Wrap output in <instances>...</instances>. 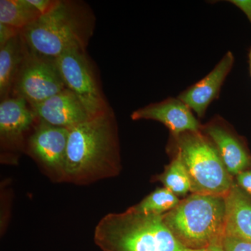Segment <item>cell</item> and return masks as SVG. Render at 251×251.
<instances>
[{
  "mask_svg": "<svg viewBox=\"0 0 251 251\" xmlns=\"http://www.w3.org/2000/svg\"><path fill=\"white\" fill-rule=\"evenodd\" d=\"M120 161L116 118L110 108L69 130L63 181L88 184L116 176Z\"/></svg>",
  "mask_w": 251,
  "mask_h": 251,
  "instance_id": "obj_1",
  "label": "cell"
},
{
  "mask_svg": "<svg viewBox=\"0 0 251 251\" xmlns=\"http://www.w3.org/2000/svg\"><path fill=\"white\" fill-rule=\"evenodd\" d=\"M94 24L93 13L85 3L57 0L50 11L23 29L21 36L31 52L55 59L69 50H86Z\"/></svg>",
  "mask_w": 251,
  "mask_h": 251,
  "instance_id": "obj_2",
  "label": "cell"
},
{
  "mask_svg": "<svg viewBox=\"0 0 251 251\" xmlns=\"http://www.w3.org/2000/svg\"><path fill=\"white\" fill-rule=\"evenodd\" d=\"M96 245L101 251H201L183 246L163 221V214L132 209L104 216L96 227Z\"/></svg>",
  "mask_w": 251,
  "mask_h": 251,
  "instance_id": "obj_3",
  "label": "cell"
},
{
  "mask_svg": "<svg viewBox=\"0 0 251 251\" xmlns=\"http://www.w3.org/2000/svg\"><path fill=\"white\" fill-rule=\"evenodd\" d=\"M163 221L187 249L201 250L222 244L226 230V197L192 193L163 214Z\"/></svg>",
  "mask_w": 251,
  "mask_h": 251,
  "instance_id": "obj_4",
  "label": "cell"
},
{
  "mask_svg": "<svg viewBox=\"0 0 251 251\" xmlns=\"http://www.w3.org/2000/svg\"><path fill=\"white\" fill-rule=\"evenodd\" d=\"M170 145L186 166L191 193L226 197L234 181L216 147L202 130L171 135Z\"/></svg>",
  "mask_w": 251,
  "mask_h": 251,
  "instance_id": "obj_5",
  "label": "cell"
},
{
  "mask_svg": "<svg viewBox=\"0 0 251 251\" xmlns=\"http://www.w3.org/2000/svg\"><path fill=\"white\" fill-rule=\"evenodd\" d=\"M55 61L66 88L80 99L91 117L110 108L85 50H69Z\"/></svg>",
  "mask_w": 251,
  "mask_h": 251,
  "instance_id": "obj_6",
  "label": "cell"
},
{
  "mask_svg": "<svg viewBox=\"0 0 251 251\" xmlns=\"http://www.w3.org/2000/svg\"><path fill=\"white\" fill-rule=\"evenodd\" d=\"M55 59L33 53L26 46L11 97L25 99L36 105L65 90Z\"/></svg>",
  "mask_w": 251,
  "mask_h": 251,
  "instance_id": "obj_7",
  "label": "cell"
},
{
  "mask_svg": "<svg viewBox=\"0 0 251 251\" xmlns=\"http://www.w3.org/2000/svg\"><path fill=\"white\" fill-rule=\"evenodd\" d=\"M69 130L38 121L27 140V151L61 181L64 177Z\"/></svg>",
  "mask_w": 251,
  "mask_h": 251,
  "instance_id": "obj_8",
  "label": "cell"
},
{
  "mask_svg": "<svg viewBox=\"0 0 251 251\" xmlns=\"http://www.w3.org/2000/svg\"><path fill=\"white\" fill-rule=\"evenodd\" d=\"M201 130L216 147L231 176H237L251 166V156L245 142L222 117L215 115L202 125Z\"/></svg>",
  "mask_w": 251,
  "mask_h": 251,
  "instance_id": "obj_9",
  "label": "cell"
},
{
  "mask_svg": "<svg viewBox=\"0 0 251 251\" xmlns=\"http://www.w3.org/2000/svg\"><path fill=\"white\" fill-rule=\"evenodd\" d=\"M38 120L25 99L9 97L0 103V140L4 150H21L26 133L34 128Z\"/></svg>",
  "mask_w": 251,
  "mask_h": 251,
  "instance_id": "obj_10",
  "label": "cell"
},
{
  "mask_svg": "<svg viewBox=\"0 0 251 251\" xmlns=\"http://www.w3.org/2000/svg\"><path fill=\"white\" fill-rule=\"evenodd\" d=\"M130 117L134 121L146 120L161 122L170 130L171 135L198 131L202 126L192 110L178 97L149 104L132 112Z\"/></svg>",
  "mask_w": 251,
  "mask_h": 251,
  "instance_id": "obj_11",
  "label": "cell"
},
{
  "mask_svg": "<svg viewBox=\"0 0 251 251\" xmlns=\"http://www.w3.org/2000/svg\"><path fill=\"white\" fill-rule=\"evenodd\" d=\"M234 64V54L226 52L209 74L178 96L198 115L202 118L208 107L219 97L221 88Z\"/></svg>",
  "mask_w": 251,
  "mask_h": 251,
  "instance_id": "obj_12",
  "label": "cell"
},
{
  "mask_svg": "<svg viewBox=\"0 0 251 251\" xmlns=\"http://www.w3.org/2000/svg\"><path fill=\"white\" fill-rule=\"evenodd\" d=\"M30 106L39 121L68 129L91 118L80 99L67 89Z\"/></svg>",
  "mask_w": 251,
  "mask_h": 251,
  "instance_id": "obj_13",
  "label": "cell"
},
{
  "mask_svg": "<svg viewBox=\"0 0 251 251\" xmlns=\"http://www.w3.org/2000/svg\"><path fill=\"white\" fill-rule=\"evenodd\" d=\"M226 223L225 234L251 243V200L237 183L226 197Z\"/></svg>",
  "mask_w": 251,
  "mask_h": 251,
  "instance_id": "obj_14",
  "label": "cell"
},
{
  "mask_svg": "<svg viewBox=\"0 0 251 251\" xmlns=\"http://www.w3.org/2000/svg\"><path fill=\"white\" fill-rule=\"evenodd\" d=\"M26 53L21 36H16L0 47V99L11 97L15 81Z\"/></svg>",
  "mask_w": 251,
  "mask_h": 251,
  "instance_id": "obj_15",
  "label": "cell"
},
{
  "mask_svg": "<svg viewBox=\"0 0 251 251\" xmlns=\"http://www.w3.org/2000/svg\"><path fill=\"white\" fill-rule=\"evenodd\" d=\"M41 15L27 0H1L0 23L22 31Z\"/></svg>",
  "mask_w": 251,
  "mask_h": 251,
  "instance_id": "obj_16",
  "label": "cell"
},
{
  "mask_svg": "<svg viewBox=\"0 0 251 251\" xmlns=\"http://www.w3.org/2000/svg\"><path fill=\"white\" fill-rule=\"evenodd\" d=\"M172 151L174 153L173 161L166 167L164 172L158 176V179L165 188H168L177 197L184 196L191 191V180L179 153L174 150Z\"/></svg>",
  "mask_w": 251,
  "mask_h": 251,
  "instance_id": "obj_17",
  "label": "cell"
},
{
  "mask_svg": "<svg viewBox=\"0 0 251 251\" xmlns=\"http://www.w3.org/2000/svg\"><path fill=\"white\" fill-rule=\"evenodd\" d=\"M179 202L177 196L168 188H158L130 208L143 214L162 215L174 209Z\"/></svg>",
  "mask_w": 251,
  "mask_h": 251,
  "instance_id": "obj_18",
  "label": "cell"
},
{
  "mask_svg": "<svg viewBox=\"0 0 251 251\" xmlns=\"http://www.w3.org/2000/svg\"><path fill=\"white\" fill-rule=\"evenodd\" d=\"M222 245L226 251H251V243L241 238L225 234Z\"/></svg>",
  "mask_w": 251,
  "mask_h": 251,
  "instance_id": "obj_19",
  "label": "cell"
},
{
  "mask_svg": "<svg viewBox=\"0 0 251 251\" xmlns=\"http://www.w3.org/2000/svg\"><path fill=\"white\" fill-rule=\"evenodd\" d=\"M21 31L14 27L0 23V47L5 45L8 41L19 35Z\"/></svg>",
  "mask_w": 251,
  "mask_h": 251,
  "instance_id": "obj_20",
  "label": "cell"
},
{
  "mask_svg": "<svg viewBox=\"0 0 251 251\" xmlns=\"http://www.w3.org/2000/svg\"><path fill=\"white\" fill-rule=\"evenodd\" d=\"M41 15H44L50 11L57 3V0H27Z\"/></svg>",
  "mask_w": 251,
  "mask_h": 251,
  "instance_id": "obj_21",
  "label": "cell"
},
{
  "mask_svg": "<svg viewBox=\"0 0 251 251\" xmlns=\"http://www.w3.org/2000/svg\"><path fill=\"white\" fill-rule=\"evenodd\" d=\"M237 184L244 192L251 196V170L239 173L236 176Z\"/></svg>",
  "mask_w": 251,
  "mask_h": 251,
  "instance_id": "obj_22",
  "label": "cell"
},
{
  "mask_svg": "<svg viewBox=\"0 0 251 251\" xmlns=\"http://www.w3.org/2000/svg\"><path fill=\"white\" fill-rule=\"evenodd\" d=\"M228 1L239 8L251 23V0H230Z\"/></svg>",
  "mask_w": 251,
  "mask_h": 251,
  "instance_id": "obj_23",
  "label": "cell"
},
{
  "mask_svg": "<svg viewBox=\"0 0 251 251\" xmlns=\"http://www.w3.org/2000/svg\"><path fill=\"white\" fill-rule=\"evenodd\" d=\"M201 251H225L222 244H213V245L209 246V247L206 249H202Z\"/></svg>",
  "mask_w": 251,
  "mask_h": 251,
  "instance_id": "obj_24",
  "label": "cell"
},
{
  "mask_svg": "<svg viewBox=\"0 0 251 251\" xmlns=\"http://www.w3.org/2000/svg\"><path fill=\"white\" fill-rule=\"evenodd\" d=\"M249 72L251 77V48L249 51Z\"/></svg>",
  "mask_w": 251,
  "mask_h": 251,
  "instance_id": "obj_25",
  "label": "cell"
}]
</instances>
